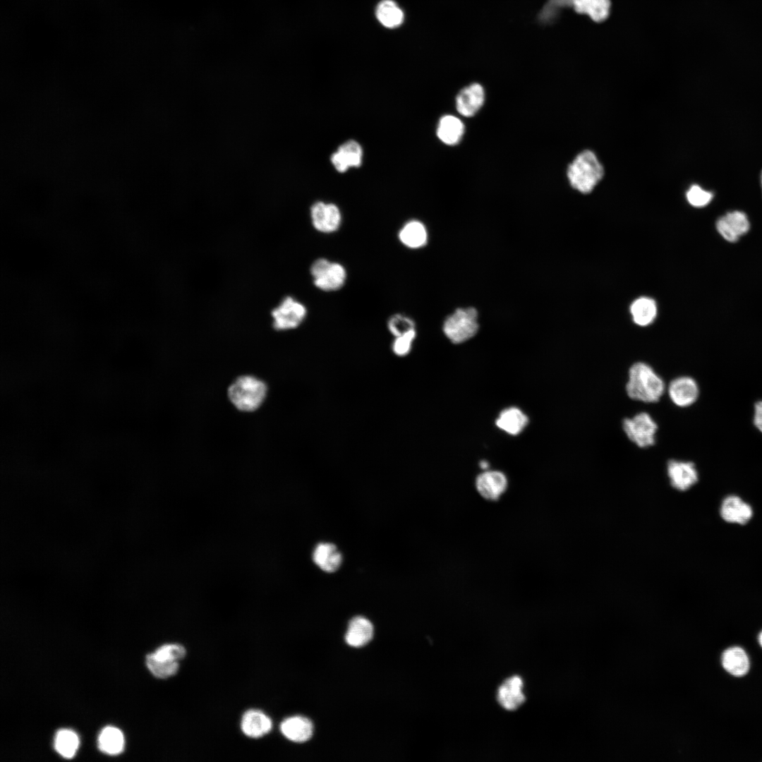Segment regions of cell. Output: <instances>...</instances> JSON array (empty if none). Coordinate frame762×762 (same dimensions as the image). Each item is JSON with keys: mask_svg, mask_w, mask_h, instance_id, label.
<instances>
[{"mask_svg": "<svg viewBox=\"0 0 762 762\" xmlns=\"http://www.w3.org/2000/svg\"><path fill=\"white\" fill-rule=\"evenodd\" d=\"M665 389L664 380L649 364L639 361L629 368L626 392L630 399L655 403L660 400Z\"/></svg>", "mask_w": 762, "mask_h": 762, "instance_id": "obj_1", "label": "cell"}, {"mask_svg": "<svg viewBox=\"0 0 762 762\" xmlns=\"http://www.w3.org/2000/svg\"><path fill=\"white\" fill-rule=\"evenodd\" d=\"M567 174L574 188L581 193H588L602 179L604 169L592 151L584 150L569 165Z\"/></svg>", "mask_w": 762, "mask_h": 762, "instance_id": "obj_2", "label": "cell"}, {"mask_svg": "<svg viewBox=\"0 0 762 762\" xmlns=\"http://www.w3.org/2000/svg\"><path fill=\"white\" fill-rule=\"evenodd\" d=\"M267 386L261 380L250 375L236 379L228 389L233 405L240 411L250 412L258 409L267 394Z\"/></svg>", "mask_w": 762, "mask_h": 762, "instance_id": "obj_3", "label": "cell"}, {"mask_svg": "<svg viewBox=\"0 0 762 762\" xmlns=\"http://www.w3.org/2000/svg\"><path fill=\"white\" fill-rule=\"evenodd\" d=\"M478 313L474 308H458L443 324V332L454 344L464 342L478 330Z\"/></svg>", "mask_w": 762, "mask_h": 762, "instance_id": "obj_4", "label": "cell"}, {"mask_svg": "<svg viewBox=\"0 0 762 762\" xmlns=\"http://www.w3.org/2000/svg\"><path fill=\"white\" fill-rule=\"evenodd\" d=\"M310 273L315 286L325 292L341 289L347 277L346 270L341 264L323 258L312 262Z\"/></svg>", "mask_w": 762, "mask_h": 762, "instance_id": "obj_5", "label": "cell"}, {"mask_svg": "<svg viewBox=\"0 0 762 762\" xmlns=\"http://www.w3.org/2000/svg\"><path fill=\"white\" fill-rule=\"evenodd\" d=\"M272 326L277 331H287L298 327L307 315L306 306L291 296H286L270 313Z\"/></svg>", "mask_w": 762, "mask_h": 762, "instance_id": "obj_6", "label": "cell"}, {"mask_svg": "<svg viewBox=\"0 0 762 762\" xmlns=\"http://www.w3.org/2000/svg\"><path fill=\"white\" fill-rule=\"evenodd\" d=\"M623 430L628 439L640 448L655 445L658 425L646 412H640L622 421Z\"/></svg>", "mask_w": 762, "mask_h": 762, "instance_id": "obj_7", "label": "cell"}, {"mask_svg": "<svg viewBox=\"0 0 762 762\" xmlns=\"http://www.w3.org/2000/svg\"><path fill=\"white\" fill-rule=\"evenodd\" d=\"M666 475L670 488L679 492L688 491L698 481V473L695 464L689 461L668 460L666 464Z\"/></svg>", "mask_w": 762, "mask_h": 762, "instance_id": "obj_8", "label": "cell"}, {"mask_svg": "<svg viewBox=\"0 0 762 762\" xmlns=\"http://www.w3.org/2000/svg\"><path fill=\"white\" fill-rule=\"evenodd\" d=\"M310 219L315 230L332 234L341 226V213L339 207L334 203L317 201L310 207Z\"/></svg>", "mask_w": 762, "mask_h": 762, "instance_id": "obj_9", "label": "cell"}, {"mask_svg": "<svg viewBox=\"0 0 762 762\" xmlns=\"http://www.w3.org/2000/svg\"><path fill=\"white\" fill-rule=\"evenodd\" d=\"M475 485L482 497L495 502L497 501L507 491L508 479L502 471H485L476 477Z\"/></svg>", "mask_w": 762, "mask_h": 762, "instance_id": "obj_10", "label": "cell"}, {"mask_svg": "<svg viewBox=\"0 0 762 762\" xmlns=\"http://www.w3.org/2000/svg\"><path fill=\"white\" fill-rule=\"evenodd\" d=\"M668 396L672 402L679 407L692 405L699 396V388L696 380L689 376L677 377L669 383Z\"/></svg>", "mask_w": 762, "mask_h": 762, "instance_id": "obj_11", "label": "cell"}, {"mask_svg": "<svg viewBox=\"0 0 762 762\" xmlns=\"http://www.w3.org/2000/svg\"><path fill=\"white\" fill-rule=\"evenodd\" d=\"M749 228L750 223L746 214L738 210L727 212L716 222L718 233L731 243L737 241L740 236L749 231Z\"/></svg>", "mask_w": 762, "mask_h": 762, "instance_id": "obj_12", "label": "cell"}, {"mask_svg": "<svg viewBox=\"0 0 762 762\" xmlns=\"http://www.w3.org/2000/svg\"><path fill=\"white\" fill-rule=\"evenodd\" d=\"M363 150L356 140H349L339 146L330 160L335 169L344 173L350 168H358L362 164Z\"/></svg>", "mask_w": 762, "mask_h": 762, "instance_id": "obj_13", "label": "cell"}, {"mask_svg": "<svg viewBox=\"0 0 762 762\" xmlns=\"http://www.w3.org/2000/svg\"><path fill=\"white\" fill-rule=\"evenodd\" d=\"M521 677L514 675L505 679L497 690V700L506 710H515L526 701Z\"/></svg>", "mask_w": 762, "mask_h": 762, "instance_id": "obj_14", "label": "cell"}, {"mask_svg": "<svg viewBox=\"0 0 762 762\" xmlns=\"http://www.w3.org/2000/svg\"><path fill=\"white\" fill-rule=\"evenodd\" d=\"M485 101L481 85L472 83L462 89L456 97V108L462 116L471 117L478 112Z\"/></svg>", "mask_w": 762, "mask_h": 762, "instance_id": "obj_15", "label": "cell"}, {"mask_svg": "<svg viewBox=\"0 0 762 762\" xmlns=\"http://www.w3.org/2000/svg\"><path fill=\"white\" fill-rule=\"evenodd\" d=\"M272 727L271 719L258 710L246 711L241 721V729L250 738H260L269 733Z\"/></svg>", "mask_w": 762, "mask_h": 762, "instance_id": "obj_16", "label": "cell"}, {"mask_svg": "<svg viewBox=\"0 0 762 762\" xmlns=\"http://www.w3.org/2000/svg\"><path fill=\"white\" fill-rule=\"evenodd\" d=\"M753 514L749 504L735 495L727 497L720 507V515L727 522L739 524H746Z\"/></svg>", "mask_w": 762, "mask_h": 762, "instance_id": "obj_17", "label": "cell"}, {"mask_svg": "<svg viewBox=\"0 0 762 762\" xmlns=\"http://www.w3.org/2000/svg\"><path fill=\"white\" fill-rule=\"evenodd\" d=\"M282 734L289 740L301 743L313 735V726L310 720L302 716H294L284 720L280 725Z\"/></svg>", "mask_w": 762, "mask_h": 762, "instance_id": "obj_18", "label": "cell"}, {"mask_svg": "<svg viewBox=\"0 0 762 762\" xmlns=\"http://www.w3.org/2000/svg\"><path fill=\"white\" fill-rule=\"evenodd\" d=\"M528 423V416L520 409L514 406L502 410L495 421L498 428L511 435H519Z\"/></svg>", "mask_w": 762, "mask_h": 762, "instance_id": "obj_19", "label": "cell"}, {"mask_svg": "<svg viewBox=\"0 0 762 762\" xmlns=\"http://www.w3.org/2000/svg\"><path fill=\"white\" fill-rule=\"evenodd\" d=\"M400 242L406 247L417 249L423 247L428 241V232L425 225L418 220L406 222L398 233Z\"/></svg>", "mask_w": 762, "mask_h": 762, "instance_id": "obj_20", "label": "cell"}, {"mask_svg": "<svg viewBox=\"0 0 762 762\" xmlns=\"http://www.w3.org/2000/svg\"><path fill=\"white\" fill-rule=\"evenodd\" d=\"M373 626L366 618L361 616L353 618L349 624L345 640L353 647H361L367 644L373 638Z\"/></svg>", "mask_w": 762, "mask_h": 762, "instance_id": "obj_21", "label": "cell"}, {"mask_svg": "<svg viewBox=\"0 0 762 762\" xmlns=\"http://www.w3.org/2000/svg\"><path fill=\"white\" fill-rule=\"evenodd\" d=\"M722 665L731 675L744 676L749 670V658L744 649L732 647L725 650L722 655Z\"/></svg>", "mask_w": 762, "mask_h": 762, "instance_id": "obj_22", "label": "cell"}, {"mask_svg": "<svg viewBox=\"0 0 762 762\" xmlns=\"http://www.w3.org/2000/svg\"><path fill=\"white\" fill-rule=\"evenodd\" d=\"M464 132L463 122L453 115L440 118L437 127V136L445 144L454 145L461 139Z\"/></svg>", "mask_w": 762, "mask_h": 762, "instance_id": "obj_23", "label": "cell"}, {"mask_svg": "<svg viewBox=\"0 0 762 762\" xmlns=\"http://www.w3.org/2000/svg\"><path fill=\"white\" fill-rule=\"evenodd\" d=\"M313 560L322 570L331 573L339 569L342 557L334 544L322 543L315 547Z\"/></svg>", "mask_w": 762, "mask_h": 762, "instance_id": "obj_24", "label": "cell"}, {"mask_svg": "<svg viewBox=\"0 0 762 762\" xmlns=\"http://www.w3.org/2000/svg\"><path fill=\"white\" fill-rule=\"evenodd\" d=\"M572 8L579 14L588 16L595 23L605 21L611 11L610 0H575Z\"/></svg>", "mask_w": 762, "mask_h": 762, "instance_id": "obj_25", "label": "cell"}, {"mask_svg": "<svg viewBox=\"0 0 762 762\" xmlns=\"http://www.w3.org/2000/svg\"><path fill=\"white\" fill-rule=\"evenodd\" d=\"M375 16L380 24L387 28H396L404 20L403 11L393 0L380 1L375 8Z\"/></svg>", "mask_w": 762, "mask_h": 762, "instance_id": "obj_26", "label": "cell"}, {"mask_svg": "<svg viewBox=\"0 0 762 762\" xmlns=\"http://www.w3.org/2000/svg\"><path fill=\"white\" fill-rule=\"evenodd\" d=\"M98 746L100 751L107 754H119L124 747V737L122 732L116 727H106L99 735Z\"/></svg>", "mask_w": 762, "mask_h": 762, "instance_id": "obj_27", "label": "cell"}, {"mask_svg": "<svg viewBox=\"0 0 762 762\" xmlns=\"http://www.w3.org/2000/svg\"><path fill=\"white\" fill-rule=\"evenodd\" d=\"M630 311L636 324L639 326H647L654 320L657 308L653 299L641 297L633 302Z\"/></svg>", "mask_w": 762, "mask_h": 762, "instance_id": "obj_28", "label": "cell"}, {"mask_svg": "<svg viewBox=\"0 0 762 762\" xmlns=\"http://www.w3.org/2000/svg\"><path fill=\"white\" fill-rule=\"evenodd\" d=\"M79 746L77 734L69 730H61L57 732L54 739L56 751L64 758H72Z\"/></svg>", "mask_w": 762, "mask_h": 762, "instance_id": "obj_29", "label": "cell"}, {"mask_svg": "<svg viewBox=\"0 0 762 762\" xmlns=\"http://www.w3.org/2000/svg\"><path fill=\"white\" fill-rule=\"evenodd\" d=\"M146 665L150 672L159 679H166L175 675L179 668V662L157 660L150 654L146 656Z\"/></svg>", "mask_w": 762, "mask_h": 762, "instance_id": "obj_30", "label": "cell"}, {"mask_svg": "<svg viewBox=\"0 0 762 762\" xmlns=\"http://www.w3.org/2000/svg\"><path fill=\"white\" fill-rule=\"evenodd\" d=\"M153 658L169 662H179L186 655V648L178 643H169L163 645L150 653Z\"/></svg>", "mask_w": 762, "mask_h": 762, "instance_id": "obj_31", "label": "cell"}, {"mask_svg": "<svg viewBox=\"0 0 762 762\" xmlns=\"http://www.w3.org/2000/svg\"><path fill=\"white\" fill-rule=\"evenodd\" d=\"M387 328L389 332L397 337L415 329L416 327L411 318L401 313H396L389 317Z\"/></svg>", "mask_w": 762, "mask_h": 762, "instance_id": "obj_32", "label": "cell"}, {"mask_svg": "<svg viewBox=\"0 0 762 762\" xmlns=\"http://www.w3.org/2000/svg\"><path fill=\"white\" fill-rule=\"evenodd\" d=\"M575 0H548L540 13V18L545 23L552 22L560 12L566 8L572 7Z\"/></svg>", "mask_w": 762, "mask_h": 762, "instance_id": "obj_33", "label": "cell"}, {"mask_svg": "<svg viewBox=\"0 0 762 762\" xmlns=\"http://www.w3.org/2000/svg\"><path fill=\"white\" fill-rule=\"evenodd\" d=\"M416 337V329L411 330L401 336L394 337L392 344V350L393 353L399 357L407 356L412 349V346Z\"/></svg>", "mask_w": 762, "mask_h": 762, "instance_id": "obj_34", "label": "cell"}, {"mask_svg": "<svg viewBox=\"0 0 762 762\" xmlns=\"http://www.w3.org/2000/svg\"><path fill=\"white\" fill-rule=\"evenodd\" d=\"M713 194L710 191L703 190L698 185H693L687 192V199L690 205L696 207H702L707 205L713 199Z\"/></svg>", "mask_w": 762, "mask_h": 762, "instance_id": "obj_35", "label": "cell"}, {"mask_svg": "<svg viewBox=\"0 0 762 762\" xmlns=\"http://www.w3.org/2000/svg\"><path fill=\"white\" fill-rule=\"evenodd\" d=\"M753 421L756 428L762 433V401H757L754 405Z\"/></svg>", "mask_w": 762, "mask_h": 762, "instance_id": "obj_36", "label": "cell"}, {"mask_svg": "<svg viewBox=\"0 0 762 762\" xmlns=\"http://www.w3.org/2000/svg\"><path fill=\"white\" fill-rule=\"evenodd\" d=\"M480 465L481 468H483V469H485V468L486 469L488 467V464L485 461H481Z\"/></svg>", "mask_w": 762, "mask_h": 762, "instance_id": "obj_37", "label": "cell"}, {"mask_svg": "<svg viewBox=\"0 0 762 762\" xmlns=\"http://www.w3.org/2000/svg\"><path fill=\"white\" fill-rule=\"evenodd\" d=\"M758 640L760 646L762 647V631L759 634Z\"/></svg>", "mask_w": 762, "mask_h": 762, "instance_id": "obj_38", "label": "cell"}, {"mask_svg": "<svg viewBox=\"0 0 762 762\" xmlns=\"http://www.w3.org/2000/svg\"><path fill=\"white\" fill-rule=\"evenodd\" d=\"M761 186H762V171H761Z\"/></svg>", "mask_w": 762, "mask_h": 762, "instance_id": "obj_39", "label": "cell"}]
</instances>
